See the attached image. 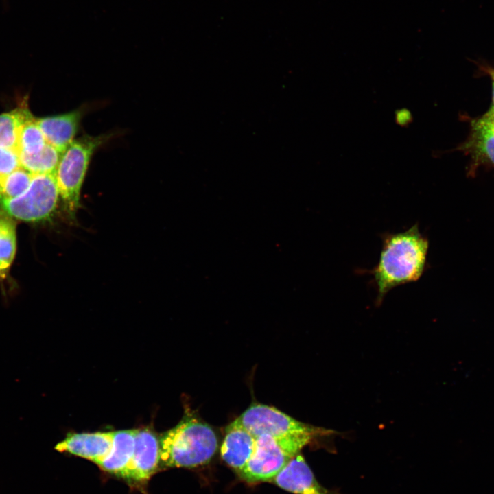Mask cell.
<instances>
[{
    "mask_svg": "<svg viewBox=\"0 0 494 494\" xmlns=\"http://www.w3.org/2000/svg\"><path fill=\"white\" fill-rule=\"evenodd\" d=\"M429 241L418 224L398 233L382 236V247L377 265L370 271L377 290L379 306L393 288L417 281L427 267Z\"/></svg>",
    "mask_w": 494,
    "mask_h": 494,
    "instance_id": "6da1fadb",
    "label": "cell"
},
{
    "mask_svg": "<svg viewBox=\"0 0 494 494\" xmlns=\"http://www.w3.org/2000/svg\"><path fill=\"white\" fill-rule=\"evenodd\" d=\"M160 467L193 468L208 463L217 449L212 427L191 412L159 439Z\"/></svg>",
    "mask_w": 494,
    "mask_h": 494,
    "instance_id": "7a4b0ae2",
    "label": "cell"
},
{
    "mask_svg": "<svg viewBox=\"0 0 494 494\" xmlns=\"http://www.w3.org/2000/svg\"><path fill=\"white\" fill-rule=\"evenodd\" d=\"M110 134L85 135L75 139L61 154L55 172L59 193L71 221L75 220L80 207V193L94 153Z\"/></svg>",
    "mask_w": 494,
    "mask_h": 494,
    "instance_id": "3957f363",
    "label": "cell"
},
{
    "mask_svg": "<svg viewBox=\"0 0 494 494\" xmlns=\"http://www.w3.org/2000/svg\"><path fill=\"white\" fill-rule=\"evenodd\" d=\"M316 436L303 433L280 438L257 436L251 458L237 473L249 483L271 482Z\"/></svg>",
    "mask_w": 494,
    "mask_h": 494,
    "instance_id": "277c9868",
    "label": "cell"
},
{
    "mask_svg": "<svg viewBox=\"0 0 494 494\" xmlns=\"http://www.w3.org/2000/svg\"><path fill=\"white\" fill-rule=\"evenodd\" d=\"M59 196L55 174H33L30 185L23 193L12 199H0V204L10 216L23 221L38 222L51 215Z\"/></svg>",
    "mask_w": 494,
    "mask_h": 494,
    "instance_id": "5b68a950",
    "label": "cell"
},
{
    "mask_svg": "<svg viewBox=\"0 0 494 494\" xmlns=\"http://www.w3.org/2000/svg\"><path fill=\"white\" fill-rule=\"evenodd\" d=\"M229 425L242 427L255 438L261 435L280 438L303 433L320 435L328 432L298 421L276 408L260 403L251 405Z\"/></svg>",
    "mask_w": 494,
    "mask_h": 494,
    "instance_id": "8992f818",
    "label": "cell"
},
{
    "mask_svg": "<svg viewBox=\"0 0 494 494\" xmlns=\"http://www.w3.org/2000/svg\"><path fill=\"white\" fill-rule=\"evenodd\" d=\"M160 467V443L148 429L136 430L132 459L121 478L132 484L146 482Z\"/></svg>",
    "mask_w": 494,
    "mask_h": 494,
    "instance_id": "52a82bcc",
    "label": "cell"
},
{
    "mask_svg": "<svg viewBox=\"0 0 494 494\" xmlns=\"http://www.w3.org/2000/svg\"><path fill=\"white\" fill-rule=\"evenodd\" d=\"M113 447V432L69 434L55 449L67 452L93 461L98 464L110 453Z\"/></svg>",
    "mask_w": 494,
    "mask_h": 494,
    "instance_id": "ba28073f",
    "label": "cell"
},
{
    "mask_svg": "<svg viewBox=\"0 0 494 494\" xmlns=\"http://www.w3.org/2000/svg\"><path fill=\"white\" fill-rule=\"evenodd\" d=\"M83 108L64 114L36 118L46 142L62 154L74 141L84 115Z\"/></svg>",
    "mask_w": 494,
    "mask_h": 494,
    "instance_id": "9c48e42d",
    "label": "cell"
},
{
    "mask_svg": "<svg viewBox=\"0 0 494 494\" xmlns=\"http://www.w3.org/2000/svg\"><path fill=\"white\" fill-rule=\"evenodd\" d=\"M271 482L294 494H333L317 481L301 454L294 457Z\"/></svg>",
    "mask_w": 494,
    "mask_h": 494,
    "instance_id": "30bf717a",
    "label": "cell"
},
{
    "mask_svg": "<svg viewBox=\"0 0 494 494\" xmlns=\"http://www.w3.org/2000/svg\"><path fill=\"white\" fill-rule=\"evenodd\" d=\"M462 149L469 154L474 165H494V107L471 123V130Z\"/></svg>",
    "mask_w": 494,
    "mask_h": 494,
    "instance_id": "8fae6325",
    "label": "cell"
},
{
    "mask_svg": "<svg viewBox=\"0 0 494 494\" xmlns=\"http://www.w3.org/2000/svg\"><path fill=\"white\" fill-rule=\"evenodd\" d=\"M256 438L246 430L228 425L221 446V457L237 473L251 458Z\"/></svg>",
    "mask_w": 494,
    "mask_h": 494,
    "instance_id": "7c38bea8",
    "label": "cell"
},
{
    "mask_svg": "<svg viewBox=\"0 0 494 494\" xmlns=\"http://www.w3.org/2000/svg\"><path fill=\"white\" fill-rule=\"evenodd\" d=\"M136 430L113 432V447L97 465L104 471L120 476L130 463L134 450Z\"/></svg>",
    "mask_w": 494,
    "mask_h": 494,
    "instance_id": "4fadbf2b",
    "label": "cell"
},
{
    "mask_svg": "<svg viewBox=\"0 0 494 494\" xmlns=\"http://www.w3.org/2000/svg\"><path fill=\"white\" fill-rule=\"evenodd\" d=\"M16 248V225L0 211V281L5 280L14 259Z\"/></svg>",
    "mask_w": 494,
    "mask_h": 494,
    "instance_id": "5bb4252c",
    "label": "cell"
},
{
    "mask_svg": "<svg viewBox=\"0 0 494 494\" xmlns=\"http://www.w3.org/2000/svg\"><path fill=\"white\" fill-rule=\"evenodd\" d=\"M26 105L0 115V147L19 150V134L23 121L31 115Z\"/></svg>",
    "mask_w": 494,
    "mask_h": 494,
    "instance_id": "9a60e30c",
    "label": "cell"
},
{
    "mask_svg": "<svg viewBox=\"0 0 494 494\" xmlns=\"http://www.w3.org/2000/svg\"><path fill=\"white\" fill-rule=\"evenodd\" d=\"M61 153L47 143L35 154L19 153L21 166L32 174H55Z\"/></svg>",
    "mask_w": 494,
    "mask_h": 494,
    "instance_id": "2e32d148",
    "label": "cell"
},
{
    "mask_svg": "<svg viewBox=\"0 0 494 494\" xmlns=\"http://www.w3.org/2000/svg\"><path fill=\"white\" fill-rule=\"evenodd\" d=\"M47 142L44 134L31 115L22 124L19 134V150L27 154L40 152Z\"/></svg>",
    "mask_w": 494,
    "mask_h": 494,
    "instance_id": "e0dca14e",
    "label": "cell"
},
{
    "mask_svg": "<svg viewBox=\"0 0 494 494\" xmlns=\"http://www.w3.org/2000/svg\"><path fill=\"white\" fill-rule=\"evenodd\" d=\"M33 174L20 167L0 177V199H12L21 196L29 187Z\"/></svg>",
    "mask_w": 494,
    "mask_h": 494,
    "instance_id": "ac0fdd59",
    "label": "cell"
},
{
    "mask_svg": "<svg viewBox=\"0 0 494 494\" xmlns=\"http://www.w3.org/2000/svg\"><path fill=\"white\" fill-rule=\"evenodd\" d=\"M21 167L19 152L0 147V177H3Z\"/></svg>",
    "mask_w": 494,
    "mask_h": 494,
    "instance_id": "d6986e66",
    "label": "cell"
},
{
    "mask_svg": "<svg viewBox=\"0 0 494 494\" xmlns=\"http://www.w3.org/2000/svg\"><path fill=\"white\" fill-rule=\"evenodd\" d=\"M395 120L401 126L408 125L412 120L410 112L407 109H401L395 113Z\"/></svg>",
    "mask_w": 494,
    "mask_h": 494,
    "instance_id": "ffe728a7",
    "label": "cell"
},
{
    "mask_svg": "<svg viewBox=\"0 0 494 494\" xmlns=\"http://www.w3.org/2000/svg\"><path fill=\"white\" fill-rule=\"evenodd\" d=\"M484 71H486L489 75L491 76V78L492 80V86H493V106L494 107V69L490 68V67H486L484 68Z\"/></svg>",
    "mask_w": 494,
    "mask_h": 494,
    "instance_id": "44dd1931",
    "label": "cell"
}]
</instances>
